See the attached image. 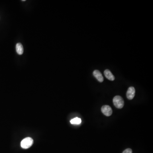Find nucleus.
Returning a JSON list of instances; mask_svg holds the SVG:
<instances>
[{"label":"nucleus","mask_w":153,"mask_h":153,"mask_svg":"<svg viewBox=\"0 0 153 153\" xmlns=\"http://www.w3.org/2000/svg\"><path fill=\"white\" fill-rule=\"evenodd\" d=\"M113 103L115 107L118 108H122L124 105V101L122 97L120 96H116L113 100Z\"/></svg>","instance_id":"nucleus-1"},{"label":"nucleus","mask_w":153,"mask_h":153,"mask_svg":"<svg viewBox=\"0 0 153 153\" xmlns=\"http://www.w3.org/2000/svg\"><path fill=\"white\" fill-rule=\"evenodd\" d=\"M33 140L31 137H26L22 140L20 146L24 149H27L32 145Z\"/></svg>","instance_id":"nucleus-2"},{"label":"nucleus","mask_w":153,"mask_h":153,"mask_svg":"<svg viewBox=\"0 0 153 153\" xmlns=\"http://www.w3.org/2000/svg\"><path fill=\"white\" fill-rule=\"evenodd\" d=\"M101 111L106 116H110L112 114V109L110 106L108 105L103 106L101 108Z\"/></svg>","instance_id":"nucleus-3"},{"label":"nucleus","mask_w":153,"mask_h":153,"mask_svg":"<svg viewBox=\"0 0 153 153\" xmlns=\"http://www.w3.org/2000/svg\"><path fill=\"white\" fill-rule=\"evenodd\" d=\"M135 89L134 87H130L126 93V96L128 100H132L135 96Z\"/></svg>","instance_id":"nucleus-4"},{"label":"nucleus","mask_w":153,"mask_h":153,"mask_svg":"<svg viewBox=\"0 0 153 153\" xmlns=\"http://www.w3.org/2000/svg\"><path fill=\"white\" fill-rule=\"evenodd\" d=\"M93 74V75L94 76V77L97 79L99 82H100V83L103 82V80H104L103 76L102 74H101V73L99 70H94Z\"/></svg>","instance_id":"nucleus-5"},{"label":"nucleus","mask_w":153,"mask_h":153,"mask_svg":"<svg viewBox=\"0 0 153 153\" xmlns=\"http://www.w3.org/2000/svg\"><path fill=\"white\" fill-rule=\"evenodd\" d=\"M104 74L106 78L109 79V81H113L115 79L114 76L113 75V74H112L111 71L108 69H106L105 70Z\"/></svg>","instance_id":"nucleus-6"},{"label":"nucleus","mask_w":153,"mask_h":153,"mask_svg":"<svg viewBox=\"0 0 153 153\" xmlns=\"http://www.w3.org/2000/svg\"><path fill=\"white\" fill-rule=\"evenodd\" d=\"M16 50L17 53L19 55H22L24 52V48L23 45L20 43H18L16 45Z\"/></svg>","instance_id":"nucleus-7"},{"label":"nucleus","mask_w":153,"mask_h":153,"mask_svg":"<svg viewBox=\"0 0 153 153\" xmlns=\"http://www.w3.org/2000/svg\"><path fill=\"white\" fill-rule=\"evenodd\" d=\"M70 122L72 124L79 125V124H80L81 123V120L79 118H74V119L71 120Z\"/></svg>","instance_id":"nucleus-8"},{"label":"nucleus","mask_w":153,"mask_h":153,"mask_svg":"<svg viewBox=\"0 0 153 153\" xmlns=\"http://www.w3.org/2000/svg\"><path fill=\"white\" fill-rule=\"evenodd\" d=\"M122 153H132V151L130 148H127L125 150V151H123Z\"/></svg>","instance_id":"nucleus-9"},{"label":"nucleus","mask_w":153,"mask_h":153,"mask_svg":"<svg viewBox=\"0 0 153 153\" xmlns=\"http://www.w3.org/2000/svg\"><path fill=\"white\" fill-rule=\"evenodd\" d=\"M25 1V0H23V1Z\"/></svg>","instance_id":"nucleus-10"}]
</instances>
